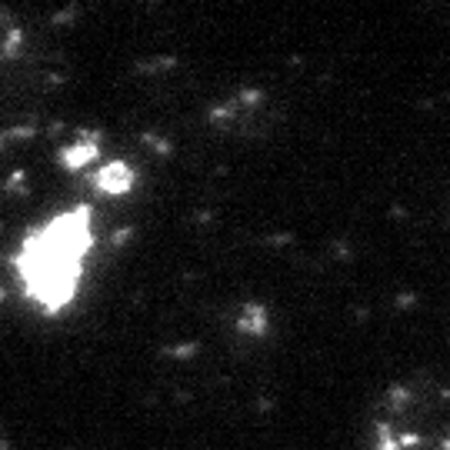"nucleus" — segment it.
Masks as SVG:
<instances>
[{
    "mask_svg": "<svg viewBox=\"0 0 450 450\" xmlns=\"http://www.w3.org/2000/svg\"><path fill=\"white\" fill-rule=\"evenodd\" d=\"M94 247V214L80 204L34 227L14 254V270L27 300L44 314H60L74 303L87 254Z\"/></svg>",
    "mask_w": 450,
    "mask_h": 450,
    "instance_id": "obj_1",
    "label": "nucleus"
},
{
    "mask_svg": "<svg viewBox=\"0 0 450 450\" xmlns=\"http://www.w3.org/2000/svg\"><path fill=\"white\" fill-rule=\"evenodd\" d=\"M133 174L124 164H111V167H104L100 174H97V190H104V194H124V190L131 187Z\"/></svg>",
    "mask_w": 450,
    "mask_h": 450,
    "instance_id": "obj_2",
    "label": "nucleus"
},
{
    "mask_svg": "<svg viewBox=\"0 0 450 450\" xmlns=\"http://www.w3.org/2000/svg\"><path fill=\"white\" fill-rule=\"evenodd\" d=\"M97 157V147H94V140H80V144H74V147H67V153H64V164L67 167H87L91 160Z\"/></svg>",
    "mask_w": 450,
    "mask_h": 450,
    "instance_id": "obj_3",
    "label": "nucleus"
}]
</instances>
